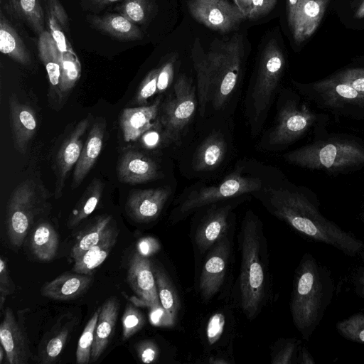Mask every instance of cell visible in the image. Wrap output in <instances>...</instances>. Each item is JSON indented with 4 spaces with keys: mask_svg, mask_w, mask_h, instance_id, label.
Segmentation results:
<instances>
[{
    "mask_svg": "<svg viewBox=\"0 0 364 364\" xmlns=\"http://www.w3.org/2000/svg\"><path fill=\"white\" fill-rule=\"evenodd\" d=\"M161 97H158L150 105L125 108L120 115L119 124L124 139L136 141L154 125L159 116Z\"/></svg>",
    "mask_w": 364,
    "mask_h": 364,
    "instance_id": "obj_23",
    "label": "cell"
},
{
    "mask_svg": "<svg viewBox=\"0 0 364 364\" xmlns=\"http://www.w3.org/2000/svg\"><path fill=\"white\" fill-rule=\"evenodd\" d=\"M330 0H299L292 18L288 22L294 41L302 43L318 28Z\"/></svg>",
    "mask_w": 364,
    "mask_h": 364,
    "instance_id": "obj_20",
    "label": "cell"
},
{
    "mask_svg": "<svg viewBox=\"0 0 364 364\" xmlns=\"http://www.w3.org/2000/svg\"><path fill=\"white\" fill-rule=\"evenodd\" d=\"M176 58V56H172L159 68L156 94L163 93L171 84Z\"/></svg>",
    "mask_w": 364,
    "mask_h": 364,
    "instance_id": "obj_50",
    "label": "cell"
},
{
    "mask_svg": "<svg viewBox=\"0 0 364 364\" xmlns=\"http://www.w3.org/2000/svg\"><path fill=\"white\" fill-rule=\"evenodd\" d=\"M160 249L159 241L153 237L141 238L136 244V252L144 257H149Z\"/></svg>",
    "mask_w": 364,
    "mask_h": 364,
    "instance_id": "obj_54",
    "label": "cell"
},
{
    "mask_svg": "<svg viewBox=\"0 0 364 364\" xmlns=\"http://www.w3.org/2000/svg\"><path fill=\"white\" fill-rule=\"evenodd\" d=\"M171 193L169 188L134 191L127 201V213L137 223L154 221L161 213Z\"/></svg>",
    "mask_w": 364,
    "mask_h": 364,
    "instance_id": "obj_18",
    "label": "cell"
},
{
    "mask_svg": "<svg viewBox=\"0 0 364 364\" xmlns=\"http://www.w3.org/2000/svg\"><path fill=\"white\" fill-rule=\"evenodd\" d=\"M192 58L197 75V90L200 105V114L203 116L207 103L210 101V86L208 72L204 56V52L198 47L195 41L192 49Z\"/></svg>",
    "mask_w": 364,
    "mask_h": 364,
    "instance_id": "obj_39",
    "label": "cell"
},
{
    "mask_svg": "<svg viewBox=\"0 0 364 364\" xmlns=\"http://www.w3.org/2000/svg\"><path fill=\"white\" fill-rule=\"evenodd\" d=\"M301 341L295 338H279L271 350L272 364L297 363Z\"/></svg>",
    "mask_w": 364,
    "mask_h": 364,
    "instance_id": "obj_40",
    "label": "cell"
},
{
    "mask_svg": "<svg viewBox=\"0 0 364 364\" xmlns=\"http://www.w3.org/2000/svg\"><path fill=\"white\" fill-rule=\"evenodd\" d=\"M118 235L119 229L113 220L100 240L74 259L73 272L91 275L107 259L117 242Z\"/></svg>",
    "mask_w": 364,
    "mask_h": 364,
    "instance_id": "obj_27",
    "label": "cell"
},
{
    "mask_svg": "<svg viewBox=\"0 0 364 364\" xmlns=\"http://www.w3.org/2000/svg\"><path fill=\"white\" fill-rule=\"evenodd\" d=\"M38 197L32 181L21 182L11 193L7 203L6 232L9 243L19 247L38 213Z\"/></svg>",
    "mask_w": 364,
    "mask_h": 364,
    "instance_id": "obj_11",
    "label": "cell"
},
{
    "mask_svg": "<svg viewBox=\"0 0 364 364\" xmlns=\"http://www.w3.org/2000/svg\"><path fill=\"white\" fill-rule=\"evenodd\" d=\"M76 318L65 316L46 333L39 344L38 362L41 364L54 363L62 353L64 346L76 325Z\"/></svg>",
    "mask_w": 364,
    "mask_h": 364,
    "instance_id": "obj_25",
    "label": "cell"
},
{
    "mask_svg": "<svg viewBox=\"0 0 364 364\" xmlns=\"http://www.w3.org/2000/svg\"><path fill=\"white\" fill-rule=\"evenodd\" d=\"M328 115L312 109L305 102L288 100L281 107L277 123L269 136V144L286 145L304 136L313 128L321 127L327 122Z\"/></svg>",
    "mask_w": 364,
    "mask_h": 364,
    "instance_id": "obj_9",
    "label": "cell"
},
{
    "mask_svg": "<svg viewBox=\"0 0 364 364\" xmlns=\"http://www.w3.org/2000/svg\"><path fill=\"white\" fill-rule=\"evenodd\" d=\"M38 56L46 67L49 80V100L58 106L63 102L61 82L63 59L55 41L49 31L45 30L38 37Z\"/></svg>",
    "mask_w": 364,
    "mask_h": 364,
    "instance_id": "obj_19",
    "label": "cell"
},
{
    "mask_svg": "<svg viewBox=\"0 0 364 364\" xmlns=\"http://www.w3.org/2000/svg\"><path fill=\"white\" fill-rule=\"evenodd\" d=\"M230 313L221 309L212 314L205 325L203 339L210 349L224 347L230 339L232 328Z\"/></svg>",
    "mask_w": 364,
    "mask_h": 364,
    "instance_id": "obj_34",
    "label": "cell"
},
{
    "mask_svg": "<svg viewBox=\"0 0 364 364\" xmlns=\"http://www.w3.org/2000/svg\"><path fill=\"white\" fill-rule=\"evenodd\" d=\"M239 1H240V0H234V1L235 2V4H236L237 2H238Z\"/></svg>",
    "mask_w": 364,
    "mask_h": 364,
    "instance_id": "obj_64",
    "label": "cell"
},
{
    "mask_svg": "<svg viewBox=\"0 0 364 364\" xmlns=\"http://www.w3.org/2000/svg\"><path fill=\"white\" fill-rule=\"evenodd\" d=\"M9 12L38 36L45 31L42 0H9Z\"/></svg>",
    "mask_w": 364,
    "mask_h": 364,
    "instance_id": "obj_35",
    "label": "cell"
},
{
    "mask_svg": "<svg viewBox=\"0 0 364 364\" xmlns=\"http://www.w3.org/2000/svg\"><path fill=\"white\" fill-rule=\"evenodd\" d=\"M87 20L95 29L119 41H134L143 37L136 24L119 14L89 15Z\"/></svg>",
    "mask_w": 364,
    "mask_h": 364,
    "instance_id": "obj_29",
    "label": "cell"
},
{
    "mask_svg": "<svg viewBox=\"0 0 364 364\" xmlns=\"http://www.w3.org/2000/svg\"><path fill=\"white\" fill-rule=\"evenodd\" d=\"M149 318L151 325L159 327H166V314L161 305L153 306L149 308Z\"/></svg>",
    "mask_w": 364,
    "mask_h": 364,
    "instance_id": "obj_55",
    "label": "cell"
},
{
    "mask_svg": "<svg viewBox=\"0 0 364 364\" xmlns=\"http://www.w3.org/2000/svg\"><path fill=\"white\" fill-rule=\"evenodd\" d=\"M339 335L351 342L364 343V314L355 313L336 324Z\"/></svg>",
    "mask_w": 364,
    "mask_h": 364,
    "instance_id": "obj_43",
    "label": "cell"
},
{
    "mask_svg": "<svg viewBox=\"0 0 364 364\" xmlns=\"http://www.w3.org/2000/svg\"><path fill=\"white\" fill-rule=\"evenodd\" d=\"M121 0H82L85 9L100 10Z\"/></svg>",
    "mask_w": 364,
    "mask_h": 364,
    "instance_id": "obj_56",
    "label": "cell"
},
{
    "mask_svg": "<svg viewBox=\"0 0 364 364\" xmlns=\"http://www.w3.org/2000/svg\"><path fill=\"white\" fill-rule=\"evenodd\" d=\"M297 363L299 364H315L313 356L310 353L308 348L306 346H302L300 348Z\"/></svg>",
    "mask_w": 364,
    "mask_h": 364,
    "instance_id": "obj_57",
    "label": "cell"
},
{
    "mask_svg": "<svg viewBox=\"0 0 364 364\" xmlns=\"http://www.w3.org/2000/svg\"><path fill=\"white\" fill-rule=\"evenodd\" d=\"M117 176L120 181L138 184L155 180L159 172L156 162L149 156L137 151L127 150L117 165Z\"/></svg>",
    "mask_w": 364,
    "mask_h": 364,
    "instance_id": "obj_21",
    "label": "cell"
},
{
    "mask_svg": "<svg viewBox=\"0 0 364 364\" xmlns=\"http://www.w3.org/2000/svg\"><path fill=\"white\" fill-rule=\"evenodd\" d=\"M122 341H126L139 331L145 324L143 314L132 302L127 304L122 317Z\"/></svg>",
    "mask_w": 364,
    "mask_h": 364,
    "instance_id": "obj_44",
    "label": "cell"
},
{
    "mask_svg": "<svg viewBox=\"0 0 364 364\" xmlns=\"http://www.w3.org/2000/svg\"><path fill=\"white\" fill-rule=\"evenodd\" d=\"M187 4L196 20L223 33L235 29L245 18L237 6L227 0H188Z\"/></svg>",
    "mask_w": 364,
    "mask_h": 364,
    "instance_id": "obj_14",
    "label": "cell"
},
{
    "mask_svg": "<svg viewBox=\"0 0 364 364\" xmlns=\"http://www.w3.org/2000/svg\"><path fill=\"white\" fill-rule=\"evenodd\" d=\"M359 256L364 257V247H363V250L361 254Z\"/></svg>",
    "mask_w": 364,
    "mask_h": 364,
    "instance_id": "obj_63",
    "label": "cell"
},
{
    "mask_svg": "<svg viewBox=\"0 0 364 364\" xmlns=\"http://www.w3.org/2000/svg\"><path fill=\"white\" fill-rule=\"evenodd\" d=\"M0 341L6 352L7 364H27L32 357L24 323L8 307L0 325Z\"/></svg>",
    "mask_w": 364,
    "mask_h": 364,
    "instance_id": "obj_16",
    "label": "cell"
},
{
    "mask_svg": "<svg viewBox=\"0 0 364 364\" xmlns=\"http://www.w3.org/2000/svg\"><path fill=\"white\" fill-rule=\"evenodd\" d=\"M335 283L331 270L310 252H305L294 275L289 302L294 326L309 341L331 303Z\"/></svg>",
    "mask_w": 364,
    "mask_h": 364,
    "instance_id": "obj_3",
    "label": "cell"
},
{
    "mask_svg": "<svg viewBox=\"0 0 364 364\" xmlns=\"http://www.w3.org/2000/svg\"><path fill=\"white\" fill-rule=\"evenodd\" d=\"M277 0H240L236 4L245 18L256 19L268 14Z\"/></svg>",
    "mask_w": 364,
    "mask_h": 364,
    "instance_id": "obj_45",
    "label": "cell"
},
{
    "mask_svg": "<svg viewBox=\"0 0 364 364\" xmlns=\"http://www.w3.org/2000/svg\"><path fill=\"white\" fill-rule=\"evenodd\" d=\"M106 126L105 119L96 121L92 126L75 164L71 183L72 189H75L82 183L95 164L103 146Z\"/></svg>",
    "mask_w": 364,
    "mask_h": 364,
    "instance_id": "obj_24",
    "label": "cell"
},
{
    "mask_svg": "<svg viewBox=\"0 0 364 364\" xmlns=\"http://www.w3.org/2000/svg\"><path fill=\"white\" fill-rule=\"evenodd\" d=\"M354 18L356 19L364 18V0H363L358 6L354 14Z\"/></svg>",
    "mask_w": 364,
    "mask_h": 364,
    "instance_id": "obj_60",
    "label": "cell"
},
{
    "mask_svg": "<svg viewBox=\"0 0 364 364\" xmlns=\"http://www.w3.org/2000/svg\"><path fill=\"white\" fill-rule=\"evenodd\" d=\"M207 363L211 364H227L230 363L231 361L230 360V358L228 355H225L223 354H217L210 357Z\"/></svg>",
    "mask_w": 364,
    "mask_h": 364,
    "instance_id": "obj_58",
    "label": "cell"
},
{
    "mask_svg": "<svg viewBox=\"0 0 364 364\" xmlns=\"http://www.w3.org/2000/svg\"><path fill=\"white\" fill-rule=\"evenodd\" d=\"M299 0H287V11L288 22L292 18Z\"/></svg>",
    "mask_w": 364,
    "mask_h": 364,
    "instance_id": "obj_59",
    "label": "cell"
},
{
    "mask_svg": "<svg viewBox=\"0 0 364 364\" xmlns=\"http://www.w3.org/2000/svg\"><path fill=\"white\" fill-rule=\"evenodd\" d=\"M195 88L185 75L176 80L173 91L161 102L159 120L165 144L178 142L192 119L196 108Z\"/></svg>",
    "mask_w": 364,
    "mask_h": 364,
    "instance_id": "obj_7",
    "label": "cell"
},
{
    "mask_svg": "<svg viewBox=\"0 0 364 364\" xmlns=\"http://www.w3.org/2000/svg\"><path fill=\"white\" fill-rule=\"evenodd\" d=\"M361 220L364 224V208H363L362 214H361Z\"/></svg>",
    "mask_w": 364,
    "mask_h": 364,
    "instance_id": "obj_62",
    "label": "cell"
},
{
    "mask_svg": "<svg viewBox=\"0 0 364 364\" xmlns=\"http://www.w3.org/2000/svg\"><path fill=\"white\" fill-rule=\"evenodd\" d=\"M4 359H6V352L4 347L0 346V363H3Z\"/></svg>",
    "mask_w": 364,
    "mask_h": 364,
    "instance_id": "obj_61",
    "label": "cell"
},
{
    "mask_svg": "<svg viewBox=\"0 0 364 364\" xmlns=\"http://www.w3.org/2000/svg\"><path fill=\"white\" fill-rule=\"evenodd\" d=\"M261 186L259 178L244 176L240 171H235L218 184L200 188L188 194L173 210L171 221L178 223L200 208L257 191Z\"/></svg>",
    "mask_w": 364,
    "mask_h": 364,
    "instance_id": "obj_8",
    "label": "cell"
},
{
    "mask_svg": "<svg viewBox=\"0 0 364 364\" xmlns=\"http://www.w3.org/2000/svg\"><path fill=\"white\" fill-rule=\"evenodd\" d=\"M127 281L137 297L132 302L137 306L149 308L161 305L158 295L153 264L149 257L134 252L127 271Z\"/></svg>",
    "mask_w": 364,
    "mask_h": 364,
    "instance_id": "obj_15",
    "label": "cell"
},
{
    "mask_svg": "<svg viewBox=\"0 0 364 364\" xmlns=\"http://www.w3.org/2000/svg\"><path fill=\"white\" fill-rule=\"evenodd\" d=\"M90 117L78 122L60 146L55 161V198L61 197L68 173L77 164L82 147V138L90 125Z\"/></svg>",
    "mask_w": 364,
    "mask_h": 364,
    "instance_id": "obj_17",
    "label": "cell"
},
{
    "mask_svg": "<svg viewBox=\"0 0 364 364\" xmlns=\"http://www.w3.org/2000/svg\"><path fill=\"white\" fill-rule=\"evenodd\" d=\"M285 58L277 42L269 41L263 49L252 92V113L259 118L267 109L282 76Z\"/></svg>",
    "mask_w": 364,
    "mask_h": 364,
    "instance_id": "obj_10",
    "label": "cell"
},
{
    "mask_svg": "<svg viewBox=\"0 0 364 364\" xmlns=\"http://www.w3.org/2000/svg\"><path fill=\"white\" fill-rule=\"evenodd\" d=\"M92 282L91 275L65 273L43 284L41 294L47 298L65 301L75 299L82 294Z\"/></svg>",
    "mask_w": 364,
    "mask_h": 364,
    "instance_id": "obj_26",
    "label": "cell"
},
{
    "mask_svg": "<svg viewBox=\"0 0 364 364\" xmlns=\"http://www.w3.org/2000/svg\"><path fill=\"white\" fill-rule=\"evenodd\" d=\"M159 68L151 70L140 84L137 92L133 98L132 105L144 106L147 100L157 93V79Z\"/></svg>",
    "mask_w": 364,
    "mask_h": 364,
    "instance_id": "obj_46",
    "label": "cell"
},
{
    "mask_svg": "<svg viewBox=\"0 0 364 364\" xmlns=\"http://www.w3.org/2000/svg\"><path fill=\"white\" fill-rule=\"evenodd\" d=\"M48 14L53 16L63 29L68 31V16L58 0H48Z\"/></svg>",
    "mask_w": 364,
    "mask_h": 364,
    "instance_id": "obj_53",
    "label": "cell"
},
{
    "mask_svg": "<svg viewBox=\"0 0 364 364\" xmlns=\"http://www.w3.org/2000/svg\"><path fill=\"white\" fill-rule=\"evenodd\" d=\"M15 291V285L10 276L4 257L0 259V309L2 311L6 297Z\"/></svg>",
    "mask_w": 364,
    "mask_h": 364,
    "instance_id": "obj_49",
    "label": "cell"
},
{
    "mask_svg": "<svg viewBox=\"0 0 364 364\" xmlns=\"http://www.w3.org/2000/svg\"><path fill=\"white\" fill-rule=\"evenodd\" d=\"M263 203L270 213L308 241L331 246L350 257H358L363 250V240L321 214L318 199L310 191L268 188Z\"/></svg>",
    "mask_w": 364,
    "mask_h": 364,
    "instance_id": "obj_1",
    "label": "cell"
},
{
    "mask_svg": "<svg viewBox=\"0 0 364 364\" xmlns=\"http://www.w3.org/2000/svg\"><path fill=\"white\" fill-rule=\"evenodd\" d=\"M238 241L241 259L237 282V303L245 317L254 320L269 301L270 275L263 224L252 210L244 216Z\"/></svg>",
    "mask_w": 364,
    "mask_h": 364,
    "instance_id": "obj_2",
    "label": "cell"
},
{
    "mask_svg": "<svg viewBox=\"0 0 364 364\" xmlns=\"http://www.w3.org/2000/svg\"><path fill=\"white\" fill-rule=\"evenodd\" d=\"M104 186L102 181L97 178H94L90 183L69 217V228L78 225L95 210L102 197Z\"/></svg>",
    "mask_w": 364,
    "mask_h": 364,
    "instance_id": "obj_38",
    "label": "cell"
},
{
    "mask_svg": "<svg viewBox=\"0 0 364 364\" xmlns=\"http://www.w3.org/2000/svg\"><path fill=\"white\" fill-rule=\"evenodd\" d=\"M192 226L191 240L194 252L204 257L220 239L230 235L232 203L211 204Z\"/></svg>",
    "mask_w": 364,
    "mask_h": 364,
    "instance_id": "obj_13",
    "label": "cell"
},
{
    "mask_svg": "<svg viewBox=\"0 0 364 364\" xmlns=\"http://www.w3.org/2000/svg\"><path fill=\"white\" fill-rule=\"evenodd\" d=\"M31 247L39 260L48 262L53 259L58 247V236L51 224L43 222L37 225L31 235Z\"/></svg>",
    "mask_w": 364,
    "mask_h": 364,
    "instance_id": "obj_36",
    "label": "cell"
},
{
    "mask_svg": "<svg viewBox=\"0 0 364 364\" xmlns=\"http://www.w3.org/2000/svg\"><path fill=\"white\" fill-rule=\"evenodd\" d=\"M116 10L132 23L144 24L150 16L152 4L151 0H123Z\"/></svg>",
    "mask_w": 364,
    "mask_h": 364,
    "instance_id": "obj_42",
    "label": "cell"
},
{
    "mask_svg": "<svg viewBox=\"0 0 364 364\" xmlns=\"http://www.w3.org/2000/svg\"><path fill=\"white\" fill-rule=\"evenodd\" d=\"M226 147V143L220 134L210 135L197 150L193 158L194 168L197 171L215 169L225 157Z\"/></svg>",
    "mask_w": 364,
    "mask_h": 364,
    "instance_id": "obj_33",
    "label": "cell"
},
{
    "mask_svg": "<svg viewBox=\"0 0 364 364\" xmlns=\"http://www.w3.org/2000/svg\"><path fill=\"white\" fill-rule=\"evenodd\" d=\"M136 350L140 360L144 363L156 362L159 356V349L151 340H143L136 346Z\"/></svg>",
    "mask_w": 364,
    "mask_h": 364,
    "instance_id": "obj_51",
    "label": "cell"
},
{
    "mask_svg": "<svg viewBox=\"0 0 364 364\" xmlns=\"http://www.w3.org/2000/svg\"><path fill=\"white\" fill-rule=\"evenodd\" d=\"M100 309L101 307H99L93 313L79 338L76 350V363L78 364L90 363L94 334Z\"/></svg>",
    "mask_w": 364,
    "mask_h": 364,
    "instance_id": "obj_41",
    "label": "cell"
},
{
    "mask_svg": "<svg viewBox=\"0 0 364 364\" xmlns=\"http://www.w3.org/2000/svg\"><path fill=\"white\" fill-rule=\"evenodd\" d=\"M357 259L346 274V280L353 293L364 299V257L359 256Z\"/></svg>",
    "mask_w": 364,
    "mask_h": 364,
    "instance_id": "obj_47",
    "label": "cell"
},
{
    "mask_svg": "<svg viewBox=\"0 0 364 364\" xmlns=\"http://www.w3.org/2000/svg\"><path fill=\"white\" fill-rule=\"evenodd\" d=\"M160 303L166 314V328L173 327L178 319L181 301L171 278L159 264L152 263Z\"/></svg>",
    "mask_w": 364,
    "mask_h": 364,
    "instance_id": "obj_30",
    "label": "cell"
},
{
    "mask_svg": "<svg viewBox=\"0 0 364 364\" xmlns=\"http://www.w3.org/2000/svg\"><path fill=\"white\" fill-rule=\"evenodd\" d=\"M9 107L14 147L19 153L25 154L37 129L36 114L30 106L14 95L9 97Z\"/></svg>",
    "mask_w": 364,
    "mask_h": 364,
    "instance_id": "obj_22",
    "label": "cell"
},
{
    "mask_svg": "<svg viewBox=\"0 0 364 364\" xmlns=\"http://www.w3.org/2000/svg\"><path fill=\"white\" fill-rule=\"evenodd\" d=\"M112 220V216L110 215H100L79 232L71 250L73 259H75L80 257L96 245L105 235Z\"/></svg>",
    "mask_w": 364,
    "mask_h": 364,
    "instance_id": "obj_37",
    "label": "cell"
},
{
    "mask_svg": "<svg viewBox=\"0 0 364 364\" xmlns=\"http://www.w3.org/2000/svg\"><path fill=\"white\" fill-rule=\"evenodd\" d=\"M232 256V237L229 235L218 241L203 257L198 284L203 301H210L224 287Z\"/></svg>",
    "mask_w": 364,
    "mask_h": 364,
    "instance_id": "obj_12",
    "label": "cell"
},
{
    "mask_svg": "<svg viewBox=\"0 0 364 364\" xmlns=\"http://www.w3.org/2000/svg\"><path fill=\"white\" fill-rule=\"evenodd\" d=\"M340 81L364 94V68H350L333 75Z\"/></svg>",
    "mask_w": 364,
    "mask_h": 364,
    "instance_id": "obj_48",
    "label": "cell"
},
{
    "mask_svg": "<svg viewBox=\"0 0 364 364\" xmlns=\"http://www.w3.org/2000/svg\"><path fill=\"white\" fill-rule=\"evenodd\" d=\"M52 36L63 59L61 92L64 100L80 77V65L63 31L60 29L55 30L52 32Z\"/></svg>",
    "mask_w": 364,
    "mask_h": 364,
    "instance_id": "obj_31",
    "label": "cell"
},
{
    "mask_svg": "<svg viewBox=\"0 0 364 364\" xmlns=\"http://www.w3.org/2000/svg\"><path fill=\"white\" fill-rule=\"evenodd\" d=\"M243 39L237 33L227 41L212 45L204 53L210 80V101L215 109L226 102L237 82L243 57Z\"/></svg>",
    "mask_w": 364,
    "mask_h": 364,
    "instance_id": "obj_5",
    "label": "cell"
},
{
    "mask_svg": "<svg viewBox=\"0 0 364 364\" xmlns=\"http://www.w3.org/2000/svg\"><path fill=\"white\" fill-rule=\"evenodd\" d=\"M141 143L146 148H154L162 141V129L159 118L156 123L141 136Z\"/></svg>",
    "mask_w": 364,
    "mask_h": 364,
    "instance_id": "obj_52",
    "label": "cell"
},
{
    "mask_svg": "<svg viewBox=\"0 0 364 364\" xmlns=\"http://www.w3.org/2000/svg\"><path fill=\"white\" fill-rule=\"evenodd\" d=\"M295 85L299 92L320 109L335 115L364 119V94L333 75L310 84Z\"/></svg>",
    "mask_w": 364,
    "mask_h": 364,
    "instance_id": "obj_6",
    "label": "cell"
},
{
    "mask_svg": "<svg viewBox=\"0 0 364 364\" xmlns=\"http://www.w3.org/2000/svg\"><path fill=\"white\" fill-rule=\"evenodd\" d=\"M119 306L116 296L109 297L102 305L95 331L90 362L97 361L106 349L114 331Z\"/></svg>",
    "mask_w": 364,
    "mask_h": 364,
    "instance_id": "obj_28",
    "label": "cell"
},
{
    "mask_svg": "<svg viewBox=\"0 0 364 364\" xmlns=\"http://www.w3.org/2000/svg\"><path fill=\"white\" fill-rule=\"evenodd\" d=\"M284 159L309 170L348 173L364 168V142L351 136H333L285 154Z\"/></svg>",
    "mask_w": 364,
    "mask_h": 364,
    "instance_id": "obj_4",
    "label": "cell"
},
{
    "mask_svg": "<svg viewBox=\"0 0 364 364\" xmlns=\"http://www.w3.org/2000/svg\"><path fill=\"white\" fill-rule=\"evenodd\" d=\"M0 51L22 65H28L31 62L23 41L2 11L0 13Z\"/></svg>",
    "mask_w": 364,
    "mask_h": 364,
    "instance_id": "obj_32",
    "label": "cell"
}]
</instances>
